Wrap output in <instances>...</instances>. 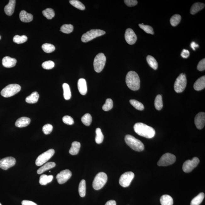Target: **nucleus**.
Segmentation results:
<instances>
[{
    "label": "nucleus",
    "instance_id": "obj_21",
    "mask_svg": "<svg viewBox=\"0 0 205 205\" xmlns=\"http://www.w3.org/2000/svg\"><path fill=\"white\" fill-rule=\"evenodd\" d=\"M30 122V119L27 117H23L18 119L15 122L16 127L22 128L27 127Z\"/></svg>",
    "mask_w": 205,
    "mask_h": 205
},
{
    "label": "nucleus",
    "instance_id": "obj_50",
    "mask_svg": "<svg viewBox=\"0 0 205 205\" xmlns=\"http://www.w3.org/2000/svg\"><path fill=\"white\" fill-rule=\"evenodd\" d=\"M181 56L183 58H187L190 56V52L186 49H184L181 53Z\"/></svg>",
    "mask_w": 205,
    "mask_h": 205
},
{
    "label": "nucleus",
    "instance_id": "obj_4",
    "mask_svg": "<svg viewBox=\"0 0 205 205\" xmlns=\"http://www.w3.org/2000/svg\"><path fill=\"white\" fill-rule=\"evenodd\" d=\"M108 176L107 174L103 172H100L96 175L93 181L92 186L96 190H99L103 187L107 183Z\"/></svg>",
    "mask_w": 205,
    "mask_h": 205
},
{
    "label": "nucleus",
    "instance_id": "obj_15",
    "mask_svg": "<svg viewBox=\"0 0 205 205\" xmlns=\"http://www.w3.org/2000/svg\"><path fill=\"white\" fill-rule=\"evenodd\" d=\"M125 38L126 42L130 45L134 44L137 39L136 34L134 31L130 28H128L126 30Z\"/></svg>",
    "mask_w": 205,
    "mask_h": 205
},
{
    "label": "nucleus",
    "instance_id": "obj_17",
    "mask_svg": "<svg viewBox=\"0 0 205 205\" xmlns=\"http://www.w3.org/2000/svg\"><path fill=\"white\" fill-rule=\"evenodd\" d=\"M17 60L14 58L10 57L9 56L5 57L3 58L2 64L3 67L8 68L15 66Z\"/></svg>",
    "mask_w": 205,
    "mask_h": 205
},
{
    "label": "nucleus",
    "instance_id": "obj_1",
    "mask_svg": "<svg viewBox=\"0 0 205 205\" xmlns=\"http://www.w3.org/2000/svg\"><path fill=\"white\" fill-rule=\"evenodd\" d=\"M134 130L137 134L148 139L153 138L155 135V130L153 128L142 123L135 124Z\"/></svg>",
    "mask_w": 205,
    "mask_h": 205
},
{
    "label": "nucleus",
    "instance_id": "obj_19",
    "mask_svg": "<svg viewBox=\"0 0 205 205\" xmlns=\"http://www.w3.org/2000/svg\"><path fill=\"white\" fill-rule=\"evenodd\" d=\"M16 1L15 0H10L8 4L5 6L4 12L7 15L10 16L14 14L15 8Z\"/></svg>",
    "mask_w": 205,
    "mask_h": 205
},
{
    "label": "nucleus",
    "instance_id": "obj_23",
    "mask_svg": "<svg viewBox=\"0 0 205 205\" xmlns=\"http://www.w3.org/2000/svg\"><path fill=\"white\" fill-rule=\"evenodd\" d=\"M205 6V5L204 3H194L190 9V14L194 15L204 8Z\"/></svg>",
    "mask_w": 205,
    "mask_h": 205
},
{
    "label": "nucleus",
    "instance_id": "obj_18",
    "mask_svg": "<svg viewBox=\"0 0 205 205\" xmlns=\"http://www.w3.org/2000/svg\"><path fill=\"white\" fill-rule=\"evenodd\" d=\"M78 87L79 91L80 94L85 95L87 92V86L86 81L85 79L80 78L78 82Z\"/></svg>",
    "mask_w": 205,
    "mask_h": 205
},
{
    "label": "nucleus",
    "instance_id": "obj_40",
    "mask_svg": "<svg viewBox=\"0 0 205 205\" xmlns=\"http://www.w3.org/2000/svg\"><path fill=\"white\" fill-rule=\"evenodd\" d=\"M74 30V26L70 24L64 25L61 27L60 29V31L65 34H69L72 32Z\"/></svg>",
    "mask_w": 205,
    "mask_h": 205
},
{
    "label": "nucleus",
    "instance_id": "obj_48",
    "mask_svg": "<svg viewBox=\"0 0 205 205\" xmlns=\"http://www.w3.org/2000/svg\"><path fill=\"white\" fill-rule=\"evenodd\" d=\"M197 69L199 71H204L205 69V58H203L199 62L197 66Z\"/></svg>",
    "mask_w": 205,
    "mask_h": 205
},
{
    "label": "nucleus",
    "instance_id": "obj_36",
    "mask_svg": "<svg viewBox=\"0 0 205 205\" xmlns=\"http://www.w3.org/2000/svg\"><path fill=\"white\" fill-rule=\"evenodd\" d=\"M81 120L84 125L89 126L91 125V122H92V117L90 114L87 113L82 117Z\"/></svg>",
    "mask_w": 205,
    "mask_h": 205
},
{
    "label": "nucleus",
    "instance_id": "obj_46",
    "mask_svg": "<svg viewBox=\"0 0 205 205\" xmlns=\"http://www.w3.org/2000/svg\"><path fill=\"white\" fill-rule=\"evenodd\" d=\"M53 130V127L50 124H46L43 127V131L45 135L50 134Z\"/></svg>",
    "mask_w": 205,
    "mask_h": 205
},
{
    "label": "nucleus",
    "instance_id": "obj_51",
    "mask_svg": "<svg viewBox=\"0 0 205 205\" xmlns=\"http://www.w3.org/2000/svg\"><path fill=\"white\" fill-rule=\"evenodd\" d=\"M21 203L22 205H38L36 203L28 200H23Z\"/></svg>",
    "mask_w": 205,
    "mask_h": 205
},
{
    "label": "nucleus",
    "instance_id": "obj_28",
    "mask_svg": "<svg viewBox=\"0 0 205 205\" xmlns=\"http://www.w3.org/2000/svg\"><path fill=\"white\" fill-rule=\"evenodd\" d=\"M53 176L52 175H43L40 177L39 183L42 185H46L52 181Z\"/></svg>",
    "mask_w": 205,
    "mask_h": 205
},
{
    "label": "nucleus",
    "instance_id": "obj_20",
    "mask_svg": "<svg viewBox=\"0 0 205 205\" xmlns=\"http://www.w3.org/2000/svg\"><path fill=\"white\" fill-rule=\"evenodd\" d=\"M205 87V76L199 78L194 84L193 88L195 90L200 91Z\"/></svg>",
    "mask_w": 205,
    "mask_h": 205
},
{
    "label": "nucleus",
    "instance_id": "obj_22",
    "mask_svg": "<svg viewBox=\"0 0 205 205\" xmlns=\"http://www.w3.org/2000/svg\"><path fill=\"white\" fill-rule=\"evenodd\" d=\"M19 18L24 23H29L32 21L33 16L31 14H29L25 10H22L19 14Z\"/></svg>",
    "mask_w": 205,
    "mask_h": 205
},
{
    "label": "nucleus",
    "instance_id": "obj_13",
    "mask_svg": "<svg viewBox=\"0 0 205 205\" xmlns=\"http://www.w3.org/2000/svg\"><path fill=\"white\" fill-rule=\"evenodd\" d=\"M15 159L13 157H7L0 160V168L6 170L12 167L16 163Z\"/></svg>",
    "mask_w": 205,
    "mask_h": 205
},
{
    "label": "nucleus",
    "instance_id": "obj_14",
    "mask_svg": "<svg viewBox=\"0 0 205 205\" xmlns=\"http://www.w3.org/2000/svg\"><path fill=\"white\" fill-rule=\"evenodd\" d=\"M72 175V173L69 169H65L61 171L56 176L58 184H62L67 182Z\"/></svg>",
    "mask_w": 205,
    "mask_h": 205
},
{
    "label": "nucleus",
    "instance_id": "obj_49",
    "mask_svg": "<svg viewBox=\"0 0 205 205\" xmlns=\"http://www.w3.org/2000/svg\"><path fill=\"white\" fill-rule=\"evenodd\" d=\"M124 2L128 7L135 6L138 3V1L136 0H125Z\"/></svg>",
    "mask_w": 205,
    "mask_h": 205
},
{
    "label": "nucleus",
    "instance_id": "obj_3",
    "mask_svg": "<svg viewBox=\"0 0 205 205\" xmlns=\"http://www.w3.org/2000/svg\"><path fill=\"white\" fill-rule=\"evenodd\" d=\"M125 140L126 144L135 151L141 152L144 150V146L143 143L132 135H126Z\"/></svg>",
    "mask_w": 205,
    "mask_h": 205
},
{
    "label": "nucleus",
    "instance_id": "obj_41",
    "mask_svg": "<svg viewBox=\"0 0 205 205\" xmlns=\"http://www.w3.org/2000/svg\"><path fill=\"white\" fill-rule=\"evenodd\" d=\"M42 48L45 52L49 53L53 52L55 49V47L51 44L45 43L42 46Z\"/></svg>",
    "mask_w": 205,
    "mask_h": 205
},
{
    "label": "nucleus",
    "instance_id": "obj_25",
    "mask_svg": "<svg viewBox=\"0 0 205 205\" xmlns=\"http://www.w3.org/2000/svg\"><path fill=\"white\" fill-rule=\"evenodd\" d=\"M56 163L53 162H49L46 163L44 165L42 166L37 171L38 174H41L47 170L52 169L56 166Z\"/></svg>",
    "mask_w": 205,
    "mask_h": 205
},
{
    "label": "nucleus",
    "instance_id": "obj_29",
    "mask_svg": "<svg viewBox=\"0 0 205 205\" xmlns=\"http://www.w3.org/2000/svg\"><path fill=\"white\" fill-rule=\"evenodd\" d=\"M64 90V97L66 100H69L71 98V94L70 87L68 84L64 83L63 86Z\"/></svg>",
    "mask_w": 205,
    "mask_h": 205
},
{
    "label": "nucleus",
    "instance_id": "obj_32",
    "mask_svg": "<svg viewBox=\"0 0 205 205\" xmlns=\"http://www.w3.org/2000/svg\"><path fill=\"white\" fill-rule=\"evenodd\" d=\"M78 190L80 197H85L86 194V181L84 179L80 181Z\"/></svg>",
    "mask_w": 205,
    "mask_h": 205
},
{
    "label": "nucleus",
    "instance_id": "obj_47",
    "mask_svg": "<svg viewBox=\"0 0 205 205\" xmlns=\"http://www.w3.org/2000/svg\"><path fill=\"white\" fill-rule=\"evenodd\" d=\"M63 120L65 124L69 125H73L74 123V119L69 116H64L63 118Z\"/></svg>",
    "mask_w": 205,
    "mask_h": 205
},
{
    "label": "nucleus",
    "instance_id": "obj_35",
    "mask_svg": "<svg viewBox=\"0 0 205 205\" xmlns=\"http://www.w3.org/2000/svg\"><path fill=\"white\" fill-rule=\"evenodd\" d=\"M44 16L48 19H52L55 16V12L53 9L47 8L42 12Z\"/></svg>",
    "mask_w": 205,
    "mask_h": 205
},
{
    "label": "nucleus",
    "instance_id": "obj_30",
    "mask_svg": "<svg viewBox=\"0 0 205 205\" xmlns=\"http://www.w3.org/2000/svg\"><path fill=\"white\" fill-rule=\"evenodd\" d=\"M205 194L203 193H201L197 195V197H194L192 199L191 202V205H199L204 199Z\"/></svg>",
    "mask_w": 205,
    "mask_h": 205
},
{
    "label": "nucleus",
    "instance_id": "obj_34",
    "mask_svg": "<svg viewBox=\"0 0 205 205\" xmlns=\"http://www.w3.org/2000/svg\"><path fill=\"white\" fill-rule=\"evenodd\" d=\"M181 20V16L178 14H175L172 16L170 20V23L172 26L175 27L180 23Z\"/></svg>",
    "mask_w": 205,
    "mask_h": 205
},
{
    "label": "nucleus",
    "instance_id": "obj_39",
    "mask_svg": "<svg viewBox=\"0 0 205 205\" xmlns=\"http://www.w3.org/2000/svg\"><path fill=\"white\" fill-rule=\"evenodd\" d=\"M130 102L135 109L140 111L143 110L144 107L141 102L135 100H130Z\"/></svg>",
    "mask_w": 205,
    "mask_h": 205
},
{
    "label": "nucleus",
    "instance_id": "obj_6",
    "mask_svg": "<svg viewBox=\"0 0 205 205\" xmlns=\"http://www.w3.org/2000/svg\"><path fill=\"white\" fill-rule=\"evenodd\" d=\"M105 33V31L100 29H91L82 36L81 41L84 43L87 42L96 37L103 35Z\"/></svg>",
    "mask_w": 205,
    "mask_h": 205
},
{
    "label": "nucleus",
    "instance_id": "obj_24",
    "mask_svg": "<svg viewBox=\"0 0 205 205\" xmlns=\"http://www.w3.org/2000/svg\"><path fill=\"white\" fill-rule=\"evenodd\" d=\"M39 97V95L38 94V92L36 91H34L32 93L30 96L27 97L25 98V101L28 103H35L38 102Z\"/></svg>",
    "mask_w": 205,
    "mask_h": 205
},
{
    "label": "nucleus",
    "instance_id": "obj_44",
    "mask_svg": "<svg viewBox=\"0 0 205 205\" xmlns=\"http://www.w3.org/2000/svg\"><path fill=\"white\" fill-rule=\"evenodd\" d=\"M139 27L147 34L153 35L154 34L152 27L149 25H145L144 24L139 25Z\"/></svg>",
    "mask_w": 205,
    "mask_h": 205
},
{
    "label": "nucleus",
    "instance_id": "obj_7",
    "mask_svg": "<svg viewBox=\"0 0 205 205\" xmlns=\"http://www.w3.org/2000/svg\"><path fill=\"white\" fill-rule=\"evenodd\" d=\"M187 80L186 75L181 74L176 79L174 85V89L175 92L180 93L183 92L185 89Z\"/></svg>",
    "mask_w": 205,
    "mask_h": 205
},
{
    "label": "nucleus",
    "instance_id": "obj_27",
    "mask_svg": "<svg viewBox=\"0 0 205 205\" xmlns=\"http://www.w3.org/2000/svg\"><path fill=\"white\" fill-rule=\"evenodd\" d=\"M160 201L162 205H173V199L169 195H163L161 197Z\"/></svg>",
    "mask_w": 205,
    "mask_h": 205
},
{
    "label": "nucleus",
    "instance_id": "obj_11",
    "mask_svg": "<svg viewBox=\"0 0 205 205\" xmlns=\"http://www.w3.org/2000/svg\"><path fill=\"white\" fill-rule=\"evenodd\" d=\"M135 175L133 172H126L121 175L119 183L122 187H127L130 185Z\"/></svg>",
    "mask_w": 205,
    "mask_h": 205
},
{
    "label": "nucleus",
    "instance_id": "obj_54",
    "mask_svg": "<svg viewBox=\"0 0 205 205\" xmlns=\"http://www.w3.org/2000/svg\"><path fill=\"white\" fill-rule=\"evenodd\" d=\"M1 36H0V39H1Z\"/></svg>",
    "mask_w": 205,
    "mask_h": 205
},
{
    "label": "nucleus",
    "instance_id": "obj_55",
    "mask_svg": "<svg viewBox=\"0 0 205 205\" xmlns=\"http://www.w3.org/2000/svg\"><path fill=\"white\" fill-rule=\"evenodd\" d=\"M0 205H2L1 204V203H0Z\"/></svg>",
    "mask_w": 205,
    "mask_h": 205
},
{
    "label": "nucleus",
    "instance_id": "obj_31",
    "mask_svg": "<svg viewBox=\"0 0 205 205\" xmlns=\"http://www.w3.org/2000/svg\"><path fill=\"white\" fill-rule=\"evenodd\" d=\"M147 61L150 66L156 70L158 68V64L156 59L153 56L149 55L146 58Z\"/></svg>",
    "mask_w": 205,
    "mask_h": 205
},
{
    "label": "nucleus",
    "instance_id": "obj_8",
    "mask_svg": "<svg viewBox=\"0 0 205 205\" xmlns=\"http://www.w3.org/2000/svg\"><path fill=\"white\" fill-rule=\"evenodd\" d=\"M106 58L102 53L98 54L95 57L94 61V67L95 71L97 73L101 72L105 67Z\"/></svg>",
    "mask_w": 205,
    "mask_h": 205
},
{
    "label": "nucleus",
    "instance_id": "obj_12",
    "mask_svg": "<svg viewBox=\"0 0 205 205\" xmlns=\"http://www.w3.org/2000/svg\"><path fill=\"white\" fill-rule=\"evenodd\" d=\"M199 162V159L196 157H194L191 160H186L183 164V171L186 173H190L198 165Z\"/></svg>",
    "mask_w": 205,
    "mask_h": 205
},
{
    "label": "nucleus",
    "instance_id": "obj_38",
    "mask_svg": "<svg viewBox=\"0 0 205 205\" xmlns=\"http://www.w3.org/2000/svg\"><path fill=\"white\" fill-rule=\"evenodd\" d=\"M69 3L72 6L75 8L79 9L80 10H85V7L83 3L78 0H71L69 1Z\"/></svg>",
    "mask_w": 205,
    "mask_h": 205
},
{
    "label": "nucleus",
    "instance_id": "obj_10",
    "mask_svg": "<svg viewBox=\"0 0 205 205\" xmlns=\"http://www.w3.org/2000/svg\"><path fill=\"white\" fill-rule=\"evenodd\" d=\"M54 153V150L53 149H50L41 154L36 159V165L40 166L45 163L53 156Z\"/></svg>",
    "mask_w": 205,
    "mask_h": 205
},
{
    "label": "nucleus",
    "instance_id": "obj_42",
    "mask_svg": "<svg viewBox=\"0 0 205 205\" xmlns=\"http://www.w3.org/2000/svg\"><path fill=\"white\" fill-rule=\"evenodd\" d=\"M113 105L112 100L111 98H108L106 100L105 104L102 106V109L104 111H108L112 108Z\"/></svg>",
    "mask_w": 205,
    "mask_h": 205
},
{
    "label": "nucleus",
    "instance_id": "obj_26",
    "mask_svg": "<svg viewBox=\"0 0 205 205\" xmlns=\"http://www.w3.org/2000/svg\"><path fill=\"white\" fill-rule=\"evenodd\" d=\"M80 147V142L77 141L73 142L70 149L69 150V153L71 155L78 154L79 152Z\"/></svg>",
    "mask_w": 205,
    "mask_h": 205
},
{
    "label": "nucleus",
    "instance_id": "obj_9",
    "mask_svg": "<svg viewBox=\"0 0 205 205\" xmlns=\"http://www.w3.org/2000/svg\"><path fill=\"white\" fill-rule=\"evenodd\" d=\"M176 161V157L173 154L167 153L163 155L158 161L159 166H166L171 165Z\"/></svg>",
    "mask_w": 205,
    "mask_h": 205
},
{
    "label": "nucleus",
    "instance_id": "obj_43",
    "mask_svg": "<svg viewBox=\"0 0 205 205\" xmlns=\"http://www.w3.org/2000/svg\"><path fill=\"white\" fill-rule=\"evenodd\" d=\"M27 40V36H25L16 35L13 38L14 42L17 44L23 43L26 42Z\"/></svg>",
    "mask_w": 205,
    "mask_h": 205
},
{
    "label": "nucleus",
    "instance_id": "obj_52",
    "mask_svg": "<svg viewBox=\"0 0 205 205\" xmlns=\"http://www.w3.org/2000/svg\"><path fill=\"white\" fill-rule=\"evenodd\" d=\"M105 205H116V202L114 200H110L108 201Z\"/></svg>",
    "mask_w": 205,
    "mask_h": 205
},
{
    "label": "nucleus",
    "instance_id": "obj_2",
    "mask_svg": "<svg viewBox=\"0 0 205 205\" xmlns=\"http://www.w3.org/2000/svg\"><path fill=\"white\" fill-rule=\"evenodd\" d=\"M126 83L132 91H138L140 87V80L138 74L134 71H129L126 77Z\"/></svg>",
    "mask_w": 205,
    "mask_h": 205
},
{
    "label": "nucleus",
    "instance_id": "obj_16",
    "mask_svg": "<svg viewBox=\"0 0 205 205\" xmlns=\"http://www.w3.org/2000/svg\"><path fill=\"white\" fill-rule=\"evenodd\" d=\"M195 124L197 129L201 130L204 127L205 124V113H199L195 118Z\"/></svg>",
    "mask_w": 205,
    "mask_h": 205
},
{
    "label": "nucleus",
    "instance_id": "obj_37",
    "mask_svg": "<svg viewBox=\"0 0 205 205\" xmlns=\"http://www.w3.org/2000/svg\"><path fill=\"white\" fill-rule=\"evenodd\" d=\"M96 142L97 144L102 143L103 141L104 136L102 134L101 130L100 128H97L96 130Z\"/></svg>",
    "mask_w": 205,
    "mask_h": 205
},
{
    "label": "nucleus",
    "instance_id": "obj_5",
    "mask_svg": "<svg viewBox=\"0 0 205 205\" xmlns=\"http://www.w3.org/2000/svg\"><path fill=\"white\" fill-rule=\"evenodd\" d=\"M21 89V86L18 84H10L2 90L1 95L5 98L10 97L17 94Z\"/></svg>",
    "mask_w": 205,
    "mask_h": 205
},
{
    "label": "nucleus",
    "instance_id": "obj_33",
    "mask_svg": "<svg viewBox=\"0 0 205 205\" xmlns=\"http://www.w3.org/2000/svg\"><path fill=\"white\" fill-rule=\"evenodd\" d=\"M155 107L157 110L160 111L163 107V102L162 96L157 95L155 100Z\"/></svg>",
    "mask_w": 205,
    "mask_h": 205
},
{
    "label": "nucleus",
    "instance_id": "obj_53",
    "mask_svg": "<svg viewBox=\"0 0 205 205\" xmlns=\"http://www.w3.org/2000/svg\"><path fill=\"white\" fill-rule=\"evenodd\" d=\"M191 47L193 50L195 51L196 47H198L199 45L196 43L195 42H193L191 43Z\"/></svg>",
    "mask_w": 205,
    "mask_h": 205
},
{
    "label": "nucleus",
    "instance_id": "obj_45",
    "mask_svg": "<svg viewBox=\"0 0 205 205\" xmlns=\"http://www.w3.org/2000/svg\"><path fill=\"white\" fill-rule=\"evenodd\" d=\"M55 64L51 60L44 62L42 64V67L44 69H50L53 68L54 67Z\"/></svg>",
    "mask_w": 205,
    "mask_h": 205
}]
</instances>
